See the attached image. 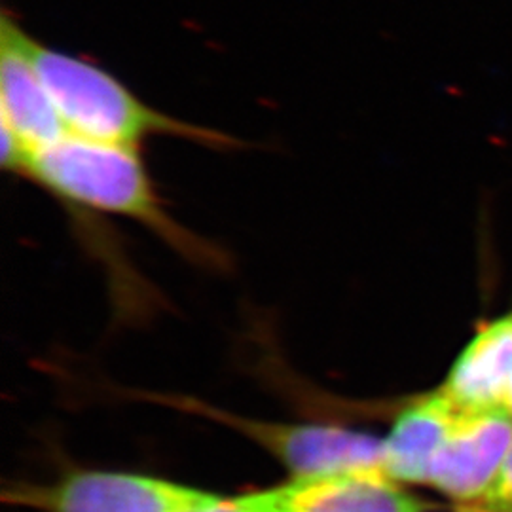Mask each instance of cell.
Segmentation results:
<instances>
[{"mask_svg":"<svg viewBox=\"0 0 512 512\" xmlns=\"http://www.w3.org/2000/svg\"><path fill=\"white\" fill-rule=\"evenodd\" d=\"M4 501L40 512H196L224 497L156 476L71 471L52 484L16 482Z\"/></svg>","mask_w":512,"mask_h":512,"instance_id":"obj_3","label":"cell"},{"mask_svg":"<svg viewBox=\"0 0 512 512\" xmlns=\"http://www.w3.org/2000/svg\"><path fill=\"white\" fill-rule=\"evenodd\" d=\"M27 50L67 135L141 150L150 139H181L211 150H239L238 137L186 122L148 105L120 78L82 55L55 50L29 33Z\"/></svg>","mask_w":512,"mask_h":512,"instance_id":"obj_2","label":"cell"},{"mask_svg":"<svg viewBox=\"0 0 512 512\" xmlns=\"http://www.w3.org/2000/svg\"><path fill=\"white\" fill-rule=\"evenodd\" d=\"M458 416L439 389L408 404L384 440L385 475L395 482L427 484L431 463Z\"/></svg>","mask_w":512,"mask_h":512,"instance_id":"obj_9","label":"cell"},{"mask_svg":"<svg viewBox=\"0 0 512 512\" xmlns=\"http://www.w3.org/2000/svg\"><path fill=\"white\" fill-rule=\"evenodd\" d=\"M492 509L512 511V446L509 456L505 459V465L501 469V475L495 482L494 490L486 499Z\"/></svg>","mask_w":512,"mask_h":512,"instance_id":"obj_11","label":"cell"},{"mask_svg":"<svg viewBox=\"0 0 512 512\" xmlns=\"http://www.w3.org/2000/svg\"><path fill=\"white\" fill-rule=\"evenodd\" d=\"M279 492L283 512H421L427 507L384 471L293 478Z\"/></svg>","mask_w":512,"mask_h":512,"instance_id":"obj_8","label":"cell"},{"mask_svg":"<svg viewBox=\"0 0 512 512\" xmlns=\"http://www.w3.org/2000/svg\"><path fill=\"white\" fill-rule=\"evenodd\" d=\"M16 177L37 184L61 209L137 222L198 270L226 274L234 268L232 255L220 243L173 217L137 148L65 135L29 156Z\"/></svg>","mask_w":512,"mask_h":512,"instance_id":"obj_1","label":"cell"},{"mask_svg":"<svg viewBox=\"0 0 512 512\" xmlns=\"http://www.w3.org/2000/svg\"><path fill=\"white\" fill-rule=\"evenodd\" d=\"M439 391L459 416L512 412V313L476 330Z\"/></svg>","mask_w":512,"mask_h":512,"instance_id":"obj_7","label":"cell"},{"mask_svg":"<svg viewBox=\"0 0 512 512\" xmlns=\"http://www.w3.org/2000/svg\"><path fill=\"white\" fill-rule=\"evenodd\" d=\"M459 512H492L490 509H480V507H465Z\"/></svg>","mask_w":512,"mask_h":512,"instance_id":"obj_12","label":"cell"},{"mask_svg":"<svg viewBox=\"0 0 512 512\" xmlns=\"http://www.w3.org/2000/svg\"><path fill=\"white\" fill-rule=\"evenodd\" d=\"M156 399L232 427L270 452L291 471L293 478L342 471H384V440L366 433L319 423L251 420L188 397Z\"/></svg>","mask_w":512,"mask_h":512,"instance_id":"obj_4","label":"cell"},{"mask_svg":"<svg viewBox=\"0 0 512 512\" xmlns=\"http://www.w3.org/2000/svg\"><path fill=\"white\" fill-rule=\"evenodd\" d=\"M512 446V412L461 414L431 463L429 482L459 501L488 499Z\"/></svg>","mask_w":512,"mask_h":512,"instance_id":"obj_6","label":"cell"},{"mask_svg":"<svg viewBox=\"0 0 512 512\" xmlns=\"http://www.w3.org/2000/svg\"><path fill=\"white\" fill-rule=\"evenodd\" d=\"M196 512H283L279 488L255 492V494L224 497L217 505Z\"/></svg>","mask_w":512,"mask_h":512,"instance_id":"obj_10","label":"cell"},{"mask_svg":"<svg viewBox=\"0 0 512 512\" xmlns=\"http://www.w3.org/2000/svg\"><path fill=\"white\" fill-rule=\"evenodd\" d=\"M488 509H490V511H492V512H512V511H501V509H492V507H488Z\"/></svg>","mask_w":512,"mask_h":512,"instance_id":"obj_13","label":"cell"},{"mask_svg":"<svg viewBox=\"0 0 512 512\" xmlns=\"http://www.w3.org/2000/svg\"><path fill=\"white\" fill-rule=\"evenodd\" d=\"M29 31L16 16L0 19V164L18 175L23 162L67 135L37 67L27 50Z\"/></svg>","mask_w":512,"mask_h":512,"instance_id":"obj_5","label":"cell"}]
</instances>
